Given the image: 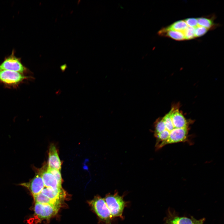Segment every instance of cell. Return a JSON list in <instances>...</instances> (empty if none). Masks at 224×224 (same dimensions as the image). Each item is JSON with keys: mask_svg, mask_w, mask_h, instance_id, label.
Masks as SVG:
<instances>
[{"mask_svg": "<svg viewBox=\"0 0 224 224\" xmlns=\"http://www.w3.org/2000/svg\"><path fill=\"white\" fill-rule=\"evenodd\" d=\"M208 29L204 27L198 26L195 28V37L201 36L204 35Z\"/></svg>", "mask_w": 224, "mask_h": 224, "instance_id": "cell-17", "label": "cell"}, {"mask_svg": "<svg viewBox=\"0 0 224 224\" xmlns=\"http://www.w3.org/2000/svg\"><path fill=\"white\" fill-rule=\"evenodd\" d=\"M198 26L204 27L208 29L214 25L213 20L208 17H200L197 18Z\"/></svg>", "mask_w": 224, "mask_h": 224, "instance_id": "cell-14", "label": "cell"}, {"mask_svg": "<svg viewBox=\"0 0 224 224\" xmlns=\"http://www.w3.org/2000/svg\"><path fill=\"white\" fill-rule=\"evenodd\" d=\"M41 193L53 201L60 203L65 195V192L62 188L53 189L44 187Z\"/></svg>", "mask_w": 224, "mask_h": 224, "instance_id": "cell-9", "label": "cell"}, {"mask_svg": "<svg viewBox=\"0 0 224 224\" xmlns=\"http://www.w3.org/2000/svg\"><path fill=\"white\" fill-rule=\"evenodd\" d=\"M92 210L105 224H111L113 217L111 214L104 198L96 196L89 202Z\"/></svg>", "mask_w": 224, "mask_h": 224, "instance_id": "cell-1", "label": "cell"}, {"mask_svg": "<svg viewBox=\"0 0 224 224\" xmlns=\"http://www.w3.org/2000/svg\"><path fill=\"white\" fill-rule=\"evenodd\" d=\"M188 27L184 20H180L175 22L170 25L164 28L167 30H173L183 33Z\"/></svg>", "mask_w": 224, "mask_h": 224, "instance_id": "cell-12", "label": "cell"}, {"mask_svg": "<svg viewBox=\"0 0 224 224\" xmlns=\"http://www.w3.org/2000/svg\"><path fill=\"white\" fill-rule=\"evenodd\" d=\"M196 219L193 217L189 218L180 216L175 211L169 209L164 224H194Z\"/></svg>", "mask_w": 224, "mask_h": 224, "instance_id": "cell-6", "label": "cell"}, {"mask_svg": "<svg viewBox=\"0 0 224 224\" xmlns=\"http://www.w3.org/2000/svg\"><path fill=\"white\" fill-rule=\"evenodd\" d=\"M104 198L113 217L122 218L126 205L123 197L116 192L113 194H107Z\"/></svg>", "mask_w": 224, "mask_h": 224, "instance_id": "cell-3", "label": "cell"}, {"mask_svg": "<svg viewBox=\"0 0 224 224\" xmlns=\"http://www.w3.org/2000/svg\"><path fill=\"white\" fill-rule=\"evenodd\" d=\"M158 34L160 36L167 37L177 40H185L182 32L173 30H167L164 28L161 29L158 32Z\"/></svg>", "mask_w": 224, "mask_h": 224, "instance_id": "cell-11", "label": "cell"}, {"mask_svg": "<svg viewBox=\"0 0 224 224\" xmlns=\"http://www.w3.org/2000/svg\"><path fill=\"white\" fill-rule=\"evenodd\" d=\"M0 70L11 71L23 74L28 72L27 68L22 64L20 59L14 55V50L0 64Z\"/></svg>", "mask_w": 224, "mask_h": 224, "instance_id": "cell-4", "label": "cell"}, {"mask_svg": "<svg viewBox=\"0 0 224 224\" xmlns=\"http://www.w3.org/2000/svg\"><path fill=\"white\" fill-rule=\"evenodd\" d=\"M205 220L204 218L198 220L196 219L194 224H204Z\"/></svg>", "mask_w": 224, "mask_h": 224, "instance_id": "cell-19", "label": "cell"}, {"mask_svg": "<svg viewBox=\"0 0 224 224\" xmlns=\"http://www.w3.org/2000/svg\"><path fill=\"white\" fill-rule=\"evenodd\" d=\"M60 207V205L35 203L34 214L40 220L48 219L57 213Z\"/></svg>", "mask_w": 224, "mask_h": 224, "instance_id": "cell-5", "label": "cell"}, {"mask_svg": "<svg viewBox=\"0 0 224 224\" xmlns=\"http://www.w3.org/2000/svg\"><path fill=\"white\" fill-rule=\"evenodd\" d=\"M27 189L33 196L40 193L45 187L41 175L38 171L29 181L20 184Z\"/></svg>", "mask_w": 224, "mask_h": 224, "instance_id": "cell-7", "label": "cell"}, {"mask_svg": "<svg viewBox=\"0 0 224 224\" xmlns=\"http://www.w3.org/2000/svg\"><path fill=\"white\" fill-rule=\"evenodd\" d=\"M33 196L35 203L43 204L61 205L60 203H56L51 200L41 193Z\"/></svg>", "mask_w": 224, "mask_h": 224, "instance_id": "cell-13", "label": "cell"}, {"mask_svg": "<svg viewBox=\"0 0 224 224\" xmlns=\"http://www.w3.org/2000/svg\"><path fill=\"white\" fill-rule=\"evenodd\" d=\"M184 21L189 27L195 28L198 26L197 19L196 18H188Z\"/></svg>", "mask_w": 224, "mask_h": 224, "instance_id": "cell-18", "label": "cell"}, {"mask_svg": "<svg viewBox=\"0 0 224 224\" xmlns=\"http://www.w3.org/2000/svg\"><path fill=\"white\" fill-rule=\"evenodd\" d=\"M47 170L55 177L59 183L62 184V179L60 170L48 167Z\"/></svg>", "mask_w": 224, "mask_h": 224, "instance_id": "cell-16", "label": "cell"}, {"mask_svg": "<svg viewBox=\"0 0 224 224\" xmlns=\"http://www.w3.org/2000/svg\"><path fill=\"white\" fill-rule=\"evenodd\" d=\"M31 78L32 77L19 72L0 70V82L7 87L17 88L25 80Z\"/></svg>", "mask_w": 224, "mask_h": 224, "instance_id": "cell-2", "label": "cell"}, {"mask_svg": "<svg viewBox=\"0 0 224 224\" xmlns=\"http://www.w3.org/2000/svg\"><path fill=\"white\" fill-rule=\"evenodd\" d=\"M195 28L188 26L183 32L185 40H189L195 37L194 34Z\"/></svg>", "mask_w": 224, "mask_h": 224, "instance_id": "cell-15", "label": "cell"}, {"mask_svg": "<svg viewBox=\"0 0 224 224\" xmlns=\"http://www.w3.org/2000/svg\"><path fill=\"white\" fill-rule=\"evenodd\" d=\"M39 171L41 175L45 187L53 189L62 188V184L59 183L55 177L47 170L40 169Z\"/></svg>", "mask_w": 224, "mask_h": 224, "instance_id": "cell-8", "label": "cell"}, {"mask_svg": "<svg viewBox=\"0 0 224 224\" xmlns=\"http://www.w3.org/2000/svg\"><path fill=\"white\" fill-rule=\"evenodd\" d=\"M48 167L60 170L61 163L56 147L53 144L50 145L49 153Z\"/></svg>", "mask_w": 224, "mask_h": 224, "instance_id": "cell-10", "label": "cell"}]
</instances>
